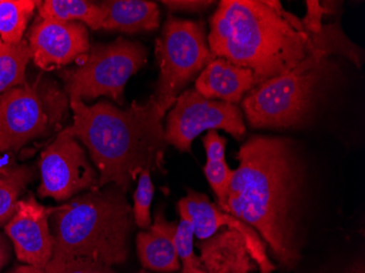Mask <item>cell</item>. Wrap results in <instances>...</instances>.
<instances>
[{
	"instance_id": "7",
	"label": "cell",
	"mask_w": 365,
	"mask_h": 273,
	"mask_svg": "<svg viewBox=\"0 0 365 273\" xmlns=\"http://www.w3.org/2000/svg\"><path fill=\"white\" fill-rule=\"evenodd\" d=\"M69 98L51 81L12 88L0 96V152L18 151L61 129Z\"/></svg>"
},
{
	"instance_id": "19",
	"label": "cell",
	"mask_w": 365,
	"mask_h": 273,
	"mask_svg": "<svg viewBox=\"0 0 365 273\" xmlns=\"http://www.w3.org/2000/svg\"><path fill=\"white\" fill-rule=\"evenodd\" d=\"M40 1L0 0V38L5 44L21 42L29 19Z\"/></svg>"
},
{
	"instance_id": "13",
	"label": "cell",
	"mask_w": 365,
	"mask_h": 273,
	"mask_svg": "<svg viewBox=\"0 0 365 273\" xmlns=\"http://www.w3.org/2000/svg\"><path fill=\"white\" fill-rule=\"evenodd\" d=\"M29 46L34 63L43 71H53L89 52V33L80 22L41 20L31 31Z\"/></svg>"
},
{
	"instance_id": "28",
	"label": "cell",
	"mask_w": 365,
	"mask_h": 273,
	"mask_svg": "<svg viewBox=\"0 0 365 273\" xmlns=\"http://www.w3.org/2000/svg\"><path fill=\"white\" fill-rule=\"evenodd\" d=\"M9 247L4 236L0 234V271L7 264L9 260Z\"/></svg>"
},
{
	"instance_id": "18",
	"label": "cell",
	"mask_w": 365,
	"mask_h": 273,
	"mask_svg": "<svg viewBox=\"0 0 365 273\" xmlns=\"http://www.w3.org/2000/svg\"><path fill=\"white\" fill-rule=\"evenodd\" d=\"M33 178L34 170L30 166H0V227L14 217L19 197Z\"/></svg>"
},
{
	"instance_id": "9",
	"label": "cell",
	"mask_w": 365,
	"mask_h": 273,
	"mask_svg": "<svg viewBox=\"0 0 365 273\" xmlns=\"http://www.w3.org/2000/svg\"><path fill=\"white\" fill-rule=\"evenodd\" d=\"M159 79L153 98L165 114L212 58L202 22L170 16L155 43Z\"/></svg>"
},
{
	"instance_id": "1",
	"label": "cell",
	"mask_w": 365,
	"mask_h": 273,
	"mask_svg": "<svg viewBox=\"0 0 365 273\" xmlns=\"http://www.w3.org/2000/svg\"><path fill=\"white\" fill-rule=\"evenodd\" d=\"M212 57L247 68L255 84L286 75L313 55L342 56L362 67L364 52L342 30L341 16L309 32L277 0H222L210 19Z\"/></svg>"
},
{
	"instance_id": "8",
	"label": "cell",
	"mask_w": 365,
	"mask_h": 273,
	"mask_svg": "<svg viewBox=\"0 0 365 273\" xmlns=\"http://www.w3.org/2000/svg\"><path fill=\"white\" fill-rule=\"evenodd\" d=\"M145 63L147 49L141 43L118 38L108 44L94 45L85 63L61 73L63 92L69 101L106 96L123 105L127 82Z\"/></svg>"
},
{
	"instance_id": "21",
	"label": "cell",
	"mask_w": 365,
	"mask_h": 273,
	"mask_svg": "<svg viewBox=\"0 0 365 273\" xmlns=\"http://www.w3.org/2000/svg\"><path fill=\"white\" fill-rule=\"evenodd\" d=\"M194 229L190 220L180 217L175 234V245L180 258V273H207L194 248Z\"/></svg>"
},
{
	"instance_id": "30",
	"label": "cell",
	"mask_w": 365,
	"mask_h": 273,
	"mask_svg": "<svg viewBox=\"0 0 365 273\" xmlns=\"http://www.w3.org/2000/svg\"><path fill=\"white\" fill-rule=\"evenodd\" d=\"M10 273H45L44 269L36 268V267L29 266H19L14 268Z\"/></svg>"
},
{
	"instance_id": "12",
	"label": "cell",
	"mask_w": 365,
	"mask_h": 273,
	"mask_svg": "<svg viewBox=\"0 0 365 273\" xmlns=\"http://www.w3.org/2000/svg\"><path fill=\"white\" fill-rule=\"evenodd\" d=\"M54 209L43 206L33 196L18 201L14 217L4 227L18 260L40 269L48 264L54 249L48 221Z\"/></svg>"
},
{
	"instance_id": "20",
	"label": "cell",
	"mask_w": 365,
	"mask_h": 273,
	"mask_svg": "<svg viewBox=\"0 0 365 273\" xmlns=\"http://www.w3.org/2000/svg\"><path fill=\"white\" fill-rule=\"evenodd\" d=\"M31 58L26 41L14 45L4 43L0 49V96L26 82V66Z\"/></svg>"
},
{
	"instance_id": "27",
	"label": "cell",
	"mask_w": 365,
	"mask_h": 273,
	"mask_svg": "<svg viewBox=\"0 0 365 273\" xmlns=\"http://www.w3.org/2000/svg\"><path fill=\"white\" fill-rule=\"evenodd\" d=\"M165 7L169 8L171 11H190L197 12L202 11L206 10L207 8L210 7L212 5L213 1H197V0H184V1H180V0H175V1H161Z\"/></svg>"
},
{
	"instance_id": "4",
	"label": "cell",
	"mask_w": 365,
	"mask_h": 273,
	"mask_svg": "<svg viewBox=\"0 0 365 273\" xmlns=\"http://www.w3.org/2000/svg\"><path fill=\"white\" fill-rule=\"evenodd\" d=\"M53 254L116 266L128 257L133 208L118 187L96 188L55 207Z\"/></svg>"
},
{
	"instance_id": "31",
	"label": "cell",
	"mask_w": 365,
	"mask_h": 273,
	"mask_svg": "<svg viewBox=\"0 0 365 273\" xmlns=\"http://www.w3.org/2000/svg\"><path fill=\"white\" fill-rule=\"evenodd\" d=\"M348 273H365L364 266H363V264H356V266L350 269Z\"/></svg>"
},
{
	"instance_id": "26",
	"label": "cell",
	"mask_w": 365,
	"mask_h": 273,
	"mask_svg": "<svg viewBox=\"0 0 365 273\" xmlns=\"http://www.w3.org/2000/svg\"><path fill=\"white\" fill-rule=\"evenodd\" d=\"M307 14L302 19L303 24L309 32H321L324 26V16H325V11H324L321 1L307 0Z\"/></svg>"
},
{
	"instance_id": "15",
	"label": "cell",
	"mask_w": 365,
	"mask_h": 273,
	"mask_svg": "<svg viewBox=\"0 0 365 273\" xmlns=\"http://www.w3.org/2000/svg\"><path fill=\"white\" fill-rule=\"evenodd\" d=\"M176 229V223L168 221L162 211H157L150 227L137 234V252L143 268L160 273L180 270L175 245Z\"/></svg>"
},
{
	"instance_id": "25",
	"label": "cell",
	"mask_w": 365,
	"mask_h": 273,
	"mask_svg": "<svg viewBox=\"0 0 365 273\" xmlns=\"http://www.w3.org/2000/svg\"><path fill=\"white\" fill-rule=\"evenodd\" d=\"M206 150L207 161H225L227 139L219 135L217 130H209L202 138Z\"/></svg>"
},
{
	"instance_id": "17",
	"label": "cell",
	"mask_w": 365,
	"mask_h": 273,
	"mask_svg": "<svg viewBox=\"0 0 365 273\" xmlns=\"http://www.w3.org/2000/svg\"><path fill=\"white\" fill-rule=\"evenodd\" d=\"M38 14L42 20L80 22L92 30H101L104 14L100 4L86 0H45L40 1Z\"/></svg>"
},
{
	"instance_id": "10",
	"label": "cell",
	"mask_w": 365,
	"mask_h": 273,
	"mask_svg": "<svg viewBox=\"0 0 365 273\" xmlns=\"http://www.w3.org/2000/svg\"><path fill=\"white\" fill-rule=\"evenodd\" d=\"M222 129L242 140L246 135L243 112L237 105L209 100L195 89L182 91L167 117L164 139L180 152L192 151V143L202 131Z\"/></svg>"
},
{
	"instance_id": "3",
	"label": "cell",
	"mask_w": 365,
	"mask_h": 273,
	"mask_svg": "<svg viewBox=\"0 0 365 273\" xmlns=\"http://www.w3.org/2000/svg\"><path fill=\"white\" fill-rule=\"evenodd\" d=\"M73 114L71 127L63 129L87 147L98 170V188L113 184L127 192L143 170H163L164 113L153 96L139 104L120 108L108 101L92 106L69 101Z\"/></svg>"
},
{
	"instance_id": "2",
	"label": "cell",
	"mask_w": 365,
	"mask_h": 273,
	"mask_svg": "<svg viewBox=\"0 0 365 273\" xmlns=\"http://www.w3.org/2000/svg\"><path fill=\"white\" fill-rule=\"evenodd\" d=\"M222 211L255 230L282 266L300 260L299 222L305 170L294 141L252 135L240 148Z\"/></svg>"
},
{
	"instance_id": "14",
	"label": "cell",
	"mask_w": 365,
	"mask_h": 273,
	"mask_svg": "<svg viewBox=\"0 0 365 273\" xmlns=\"http://www.w3.org/2000/svg\"><path fill=\"white\" fill-rule=\"evenodd\" d=\"M256 87L253 73L221 57H212L199 73L195 90L209 100L239 105L244 96Z\"/></svg>"
},
{
	"instance_id": "23",
	"label": "cell",
	"mask_w": 365,
	"mask_h": 273,
	"mask_svg": "<svg viewBox=\"0 0 365 273\" xmlns=\"http://www.w3.org/2000/svg\"><path fill=\"white\" fill-rule=\"evenodd\" d=\"M204 172L211 190L218 199L217 206L223 210L227 203V190L233 175V170L230 168L225 160V161H207Z\"/></svg>"
},
{
	"instance_id": "22",
	"label": "cell",
	"mask_w": 365,
	"mask_h": 273,
	"mask_svg": "<svg viewBox=\"0 0 365 273\" xmlns=\"http://www.w3.org/2000/svg\"><path fill=\"white\" fill-rule=\"evenodd\" d=\"M138 186L134 194V215L135 225L143 230H148L153 225L151 220V203L155 195V186L151 180V170H143L139 175Z\"/></svg>"
},
{
	"instance_id": "16",
	"label": "cell",
	"mask_w": 365,
	"mask_h": 273,
	"mask_svg": "<svg viewBox=\"0 0 365 273\" xmlns=\"http://www.w3.org/2000/svg\"><path fill=\"white\" fill-rule=\"evenodd\" d=\"M100 6L104 14L103 30L134 34L159 28L160 9L153 1L108 0Z\"/></svg>"
},
{
	"instance_id": "6",
	"label": "cell",
	"mask_w": 365,
	"mask_h": 273,
	"mask_svg": "<svg viewBox=\"0 0 365 273\" xmlns=\"http://www.w3.org/2000/svg\"><path fill=\"white\" fill-rule=\"evenodd\" d=\"M335 73L330 57L317 54L286 75L258 84L242 100L246 120L255 129L304 126L325 98Z\"/></svg>"
},
{
	"instance_id": "5",
	"label": "cell",
	"mask_w": 365,
	"mask_h": 273,
	"mask_svg": "<svg viewBox=\"0 0 365 273\" xmlns=\"http://www.w3.org/2000/svg\"><path fill=\"white\" fill-rule=\"evenodd\" d=\"M180 217L192 223L199 260L207 273H272L276 264L259 234L221 210L202 192L188 190L178 202Z\"/></svg>"
},
{
	"instance_id": "29",
	"label": "cell",
	"mask_w": 365,
	"mask_h": 273,
	"mask_svg": "<svg viewBox=\"0 0 365 273\" xmlns=\"http://www.w3.org/2000/svg\"><path fill=\"white\" fill-rule=\"evenodd\" d=\"M88 273H118L113 269V267L106 264H98V262H88Z\"/></svg>"
},
{
	"instance_id": "11",
	"label": "cell",
	"mask_w": 365,
	"mask_h": 273,
	"mask_svg": "<svg viewBox=\"0 0 365 273\" xmlns=\"http://www.w3.org/2000/svg\"><path fill=\"white\" fill-rule=\"evenodd\" d=\"M41 184L38 194L56 201L73 198L83 190L98 188V175L85 150L65 130L41 155Z\"/></svg>"
},
{
	"instance_id": "33",
	"label": "cell",
	"mask_w": 365,
	"mask_h": 273,
	"mask_svg": "<svg viewBox=\"0 0 365 273\" xmlns=\"http://www.w3.org/2000/svg\"><path fill=\"white\" fill-rule=\"evenodd\" d=\"M137 273H149V272H147V271H145V270H141V271H139V272H137Z\"/></svg>"
},
{
	"instance_id": "24",
	"label": "cell",
	"mask_w": 365,
	"mask_h": 273,
	"mask_svg": "<svg viewBox=\"0 0 365 273\" xmlns=\"http://www.w3.org/2000/svg\"><path fill=\"white\" fill-rule=\"evenodd\" d=\"M44 271L45 273H88V262L53 254Z\"/></svg>"
},
{
	"instance_id": "32",
	"label": "cell",
	"mask_w": 365,
	"mask_h": 273,
	"mask_svg": "<svg viewBox=\"0 0 365 273\" xmlns=\"http://www.w3.org/2000/svg\"><path fill=\"white\" fill-rule=\"evenodd\" d=\"M4 43L3 41H1V38H0V49H1V47H3Z\"/></svg>"
}]
</instances>
